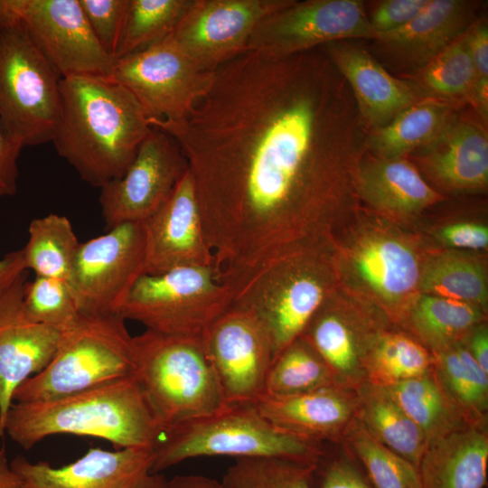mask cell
Instances as JSON below:
<instances>
[{"label":"cell","instance_id":"cell-14","mask_svg":"<svg viewBox=\"0 0 488 488\" xmlns=\"http://www.w3.org/2000/svg\"><path fill=\"white\" fill-rule=\"evenodd\" d=\"M201 339L226 405L255 403L265 394L275 354L267 331L251 312L230 305Z\"/></svg>","mask_w":488,"mask_h":488},{"label":"cell","instance_id":"cell-13","mask_svg":"<svg viewBox=\"0 0 488 488\" xmlns=\"http://www.w3.org/2000/svg\"><path fill=\"white\" fill-rule=\"evenodd\" d=\"M376 33L361 0H295L265 17L247 51L287 56L350 39L373 40Z\"/></svg>","mask_w":488,"mask_h":488},{"label":"cell","instance_id":"cell-17","mask_svg":"<svg viewBox=\"0 0 488 488\" xmlns=\"http://www.w3.org/2000/svg\"><path fill=\"white\" fill-rule=\"evenodd\" d=\"M154 448H89L61 467L16 455L10 466L23 488H161L165 477L152 474Z\"/></svg>","mask_w":488,"mask_h":488},{"label":"cell","instance_id":"cell-43","mask_svg":"<svg viewBox=\"0 0 488 488\" xmlns=\"http://www.w3.org/2000/svg\"><path fill=\"white\" fill-rule=\"evenodd\" d=\"M313 488H374L368 476L349 458L336 457L314 465Z\"/></svg>","mask_w":488,"mask_h":488},{"label":"cell","instance_id":"cell-29","mask_svg":"<svg viewBox=\"0 0 488 488\" xmlns=\"http://www.w3.org/2000/svg\"><path fill=\"white\" fill-rule=\"evenodd\" d=\"M300 337L321 356L338 384L356 389L367 381L366 353L354 330L341 314L324 311L321 306Z\"/></svg>","mask_w":488,"mask_h":488},{"label":"cell","instance_id":"cell-33","mask_svg":"<svg viewBox=\"0 0 488 488\" xmlns=\"http://www.w3.org/2000/svg\"><path fill=\"white\" fill-rule=\"evenodd\" d=\"M483 319L481 308L450 298L421 296L409 312V325L432 354L461 342Z\"/></svg>","mask_w":488,"mask_h":488},{"label":"cell","instance_id":"cell-37","mask_svg":"<svg viewBox=\"0 0 488 488\" xmlns=\"http://www.w3.org/2000/svg\"><path fill=\"white\" fill-rule=\"evenodd\" d=\"M425 295L473 304H487V283L483 267L474 260L455 254H441L429 259L419 276Z\"/></svg>","mask_w":488,"mask_h":488},{"label":"cell","instance_id":"cell-21","mask_svg":"<svg viewBox=\"0 0 488 488\" xmlns=\"http://www.w3.org/2000/svg\"><path fill=\"white\" fill-rule=\"evenodd\" d=\"M320 48L349 84L369 132L385 127L402 110L422 99L407 80L392 76L364 48L348 41Z\"/></svg>","mask_w":488,"mask_h":488},{"label":"cell","instance_id":"cell-22","mask_svg":"<svg viewBox=\"0 0 488 488\" xmlns=\"http://www.w3.org/2000/svg\"><path fill=\"white\" fill-rule=\"evenodd\" d=\"M254 405L272 424L321 443L340 440L356 417L355 389L332 384L290 396L264 394Z\"/></svg>","mask_w":488,"mask_h":488},{"label":"cell","instance_id":"cell-11","mask_svg":"<svg viewBox=\"0 0 488 488\" xmlns=\"http://www.w3.org/2000/svg\"><path fill=\"white\" fill-rule=\"evenodd\" d=\"M144 274L143 222H126L80 244L68 284L80 314H119Z\"/></svg>","mask_w":488,"mask_h":488},{"label":"cell","instance_id":"cell-4","mask_svg":"<svg viewBox=\"0 0 488 488\" xmlns=\"http://www.w3.org/2000/svg\"><path fill=\"white\" fill-rule=\"evenodd\" d=\"M134 350V376L162 434L227 406L201 335L145 330Z\"/></svg>","mask_w":488,"mask_h":488},{"label":"cell","instance_id":"cell-2","mask_svg":"<svg viewBox=\"0 0 488 488\" xmlns=\"http://www.w3.org/2000/svg\"><path fill=\"white\" fill-rule=\"evenodd\" d=\"M60 93L58 155L92 186L122 177L152 129L143 107L110 77L63 78Z\"/></svg>","mask_w":488,"mask_h":488},{"label":"cell","instance_id":"cell-32","mask_svg":"<svg viewBox=\"0 0 488 488\" xmlns=\"http://www.w3.org/2000/svg\"><path fill=\"white\" fill-rule=\"evenodd\" d=\"M422 99L461 108L469 103L477 76L465 33L421 69L405 75Z\"/></svg>","mask_w":488,"mask_h":488},{"label":"cell","instance_id":"cell-45","mask_svg":"<svg viewBox=\"0 0 488 488\" xmlns=\"http://www.w3.org/2000/svg\"><path fill=\"white\" fill-rule=\"evenodd\" d=\"M439 236L447 245L457 248L477 249L488 245V229L477 223L459 222L447 225L440 230Z\"/></svg>","mask_w":488,"mask_h":488},{"label":"cell","instance_id":"cell-24","mask_svg":"<svg viewBox=\"0 0 488 488\" xmlns=\"http://www.w3.org/2000/svg\"><path fill=\"white\" fill-rule=\"evenodd\" d=\"M418 467L421 488H483L487 425L470 426L431 443Z\"/></svg>","mask_w":488,"mask_h":488},{"label":"cell","instance_id":"cell-38","mask_svg":"<svg viewBox=\"0 0 488 488\" xmlns=\"http://www.w3.org/2000/svg\"><path fill=\"white\" fill-rule=\"evenodd\" d=\"M338 384L321 356L302 337L274 360L266 380L265 394L290 396Z\"/></svg>","mask_w":488,"mask_h":488},{"label":"cell","instance_id":"cell-34","mask_svg":"<svg viewBox=\"0 0 488 488\" xmlns=\"http://www.w3.org/2000/svg\"><path fill=\"white\" fill-rule=\"evenodd\" d=\"M23 249L25 266L36 277L68 282L80 247L70 220L56 213L33 219Z\"/></svg>","mask_w":488,"mask_h":488},{"label":"cell","instance_id":"cell-18","mask_svg":"<svg viewBox=\"0 0 488 488\" xmlns=\"http://www.w3.org/2000/svg\"><path fill=\"white\" fill-rule=\"evenodd\" d=\"M142 222L145 274L183 267L214 268L189 169L165 202Z\"/></svg>","mask_w":488,"mask_h":488},{"label":"cell","instance_id":"cell-51","mask_svg":"<svg viewBox=\"0 0 488 488\" xmlns=\"http://www.w3.org/2000/svg\"><path fill=\"white\" fill-rule=\"evenodd\" d=\"M0 488H23L20 478L10 466L5 447L0 449Z\"/></svg>","mask_w":488,"mask_h":488},{"label":"cell","instance_id":"cell-6","mask_svg":"<svg viewBox=\"0 0 488 488\" xmlns=\"http://www.w3.org/2000/svg\"><path fill=\"white\" fill-rule=\"evenodd\" d=\"M125 322L117 314H80L61 333L48 365L18 387L14 402L52 400L133 376L134 336Z\"/></svg>","mask_w":488,"mask_h":488},{"label":"cell","instance_id":"cell-36","mask_svg":"<svg viewBox=\"0 0 488 488\" xmlns=\"http://www.w3.org/2000/svg\"><path fill=\"white\" fill-rule=\"evenodd\" d=\"M192 0H128L115 60L167 38Z\"/></svg>","mask_w":488,"mask_h":488},{"label":"cell","instance_id":"cell-47","mask_svg":"<svg viewBox=\"0 0 488 488\" xmlns=\"http://www.w3.org/2000/svg\"><path fill=\"white\" fill-rule=\"evenodd\" d=\"M467 46L477 80H488V24L477 19L465 32Z\"/></svg>","mask_w":488,"mask_h":488},{"label":"cell","instance_id":"cell-8","mask_svg":"<svg viewBox=\"0 0 488 488\" xmlns=\"http://www.w3.org/2000/svg\"><path fill=\"white\" fill-rule=\"evenodd\" d=\"M307 258L293 250L284 252L230 285V305L251 312L262 323L275 359L302 335L326 300L324 277Z\"/></svg>","mask_w":488,"mask_h":488},{"label":"cell","instance_id":"cell-23","mask_svg":"<svg viewBox=\"0 0 488 488\" xmlns=\"http://www.w3.org/2000/svg\"><path fill=\"white\" fill-rule=\"evenodd\" d=\"M419 150L423 164L444 187L471 190L487 185L488 135L480 121L457 113L433 142Z\"/></svg>","mask_w":488,"mask_h":488},{"label":"cell","instance_id":"cell-49","mask_svg":"<svg viewBox=\"0 0 488 488\" xmlns=\"http://www.w3.org/2000/svg\"><path fill=\"white\" fill-rule=\"evenodd\" d=\"M480 367L488 373V331L483 324L473 328L461 341Z\"/></svg>","mask_w":488,"mask_h":488},{"label":"cell","instance_id":"cell-27","mask_svg":"<svg viewBox=\"0 0 488 488\" xmlns=\"http://www.w3.org/2000/svg\"><path fill=\"white\" fill-rule=\"evenodd\" d=\"M457 107L422 99L398 114L385 127L370 131L366 149L379 157H403L433 142L458 113Z\"/></svg>","mask_w":488,"mask_h":488},{"label":"cell","instance_id":"cell-35","mask_svg":"<svg viewBox=\"0 0 488 488\" xmlns=\"http://www.w3.org/2000/svg\"><path fill=\"white\" fill-rule=\"evenodd\" d=\"M433 367V355L403 333L380 335L364 361L367 381L384 387L428 374Z\"/></svg>","mask_w":488,"mask_h":488},{"label":"cell","instance_id":"cell-15","mask_svg":"<svg viewBox=\"0 0 488 488\" xmlns=\"http://www.w3.org/2000/svg\"><path fill=\"white\" fill-rule=\"evenodd\" d=\"M295 0H192L169 37L202 71L247 51L257 25Z\"/></svg>","mask_w":488,"mask_h":488},{"label":"cell","instance_id":"cell-7","mask_svg":"<svg viewBox=\"0 0 488 488\" xmlns=\"http://www.w3.org/2000/svg\"><path fill=\"white\" fill-rule=\"evenodd\" d=\"M61 80L18 21H0V124L22 149L52 142Z\"/></svg>","mask_w":488,"mask_h":488},{"label":"cell","instance_id":"cell-44","mask_svg":"<svg viewBox=\"0 0 488 488\" xmlns=\"http://www.w3.org/2000/svg\"><path fill=\"white\" fill-rule=\"evenodd\" d=\"M427 2L428 0L374 1L371 4L370 11L366 10V14L371 26L376 34H379L394 31L407 24Z\"/></svg>","mask_w":488,"mask_h":488},{"label":"cell","instance_id":"cell-30","mask_svg":"<svg viewBox=\"0 0 488 488\" xmlns=\"http://www.w3.org/2000/svg\"><path fill=\"white\" fill-rule=\"evenodd\" d=\"M386 389L420 428L428 445L473 426L446 395L433 371Z\"/></svg>","mask_w":488,"mask_h":488},{"label":"cell","instance_id":"cell-48","mask_svg":"<svg viewBox=\"0 0 488 488\" xmlns=\"http://www.w3.org/2000/svg\"><path fill=\"white\" fill-rule=\"evenodd\" d=\"M23 249L6 253L0 259V297L26 273Z\"/></svg>","mask_w":488,"mask_h":488},{"label":"cell","instance_id":"cell-46","mask_svg":"<svg viewBox=\"0 0 488 488\" xmlns=\"http://www.w3.org/2000/svg\"><path fill=\"white\" fill-rule=\"evenodd\" d=\"M21 150V147L8 138L0 124V197L16 192Z\"/></svg>","mask_w":488,"mask_h":488},{"label":"cell","instance_id":"cell-39","mask_svg":"<svg viewBox=\"0 0 488 488\" xmlns=\"http://www.w3.org/2000/svg\"><path fill=\"white\" fill-rule=\"evenodd\" d=\"M342 439L361 462L374 488H421L418 467L373 438L356 418Z\"/></svg>","mask_w":488,"mask_h":488},{"label":"cell","instance_id":"cell-3","mask_svg":"<svg viewBox=\"0 0 488 488\" xmlns=\"http://www.w3.org/2000/svg\"><path fill=\"white\" fill-rule=\"evenodd\" d=\"M5 434L26 450L55 435L97 437L122 449L155 448L162 431L133 375L52 400L14 402Z\"/></svg>","mask_w":488,"mask_h":488},{"label":"cell","instance_id":"cell-20","mask_svg":"<svg viewBox=\"0 0 488 488\" xmlns=\"http://www.w3.org/2000/svg\"><path fill=\"white\" fill-rule=\"evenodd\" d=\"M478 4L428 0L407 24L373 39L387 61L410 74L427 64L477 20Z\"/></svg>","mask_w":488,"mask_h":488},{"label":"cell","instance_id":"cell-1","mask_svg":"<svg viewBox=\"0 0 488 488\" xmlns=\"http://www.w3.org/2000/svg\"><path fill=\"white\" fill-rule=\"evenodd\" d=\"M149 124L187 161L214 271L226 283L291 250L300 221L327 203L369 134L321 48L245 52L212 71L185 117Z\"/></svg>","mask_w":488,"mask_h":488},{"label":"cell","instance_id":"cell-26","mask_svg":"<svg viewBox=\"0 0 488 488\" xmlns=\"http://www.w3.org/2000/svg\"><path fill=\"white\" fill-rule=\"evenodd\" d=\"M355 390L356 420L380 444L418 466L427 441L386 387L366 381Z\"/></svg>","mask_w":488,"mask_h":488},{"label":"cell","instance_id":"cell-5","mask_svg":"<svg viewBox=\"0 0 488 488\" xmlns=\"http://www.w3.org/2000/svg\"><path fill=\"white\" fill-rule=\"evenodd\" d=\"M322 455L320 443L277 427L254 403L235 404L164 431L154 448L152 474L202 456L281 458L316 464Z\"/></svg>","mask_w":488,"mask_h":488},{"label":"cell","instance_id":"cell-50","mask_svg":"<svg viewBox=\"0 0 488 488\" xmlns=\"http://www.w3.org/2000/svg\"><path fill=\"white\" fill-rule=\"evenodd\" d=\"M161 488H224L221 482L201 474L175 475L165 479Z\"/></svg>","mask_w":488,"mask_h":488},{"label":"cell","instance_id":"cell-25","mask_svg":"<svg viewBox=\"0 0 488 488\" xmlns=\"http://www.w3.org/2000/svg\"><path fill=\"white\" fill-rule=\"evenodd\" d=\"M356 185L371 204L399 214L418 212L439 199L404 157L371 156L361 161Z\"/></svg>","mask_w":488,"mask_h":488},{"label":"cell","instance_id":"cell-19","mask_svg":"<svg viewBox=\"0 0 488 488\" xmlns=\"http://www.w3.org/2000/svg\"><path fill=\"white\" fill-rule=\"evenodd\" d=\"M24 273L0 297V437L14 394L52 359L61 333L34 321L23 305Z\"/></svg>","mask_w":488,"mask_h":488},{"label":"cell","instance_id":"cell-31","mask_svg":"<svg viewBox=\"0 0 488 488\" xmlns=\"http://www.w3.org/2000/svg\"><path fill=\"white\" fill-rule=\"evenodd\" d=\"M432 355L434 375L446 395L471 425H487L488 373L462 342Z\"/></svg>","mask_w":488,"mask_h":488},{"label":"cell","instance_id":"cell-40","mask_svg":"<svg viewBox=\"0 0 488 488\" xmlns=\"http://www.w3.org/2000/svg\"><path fill=\"white\" fill-rule=\"evenodd\" d=\"M314 465L281 458H241L221 482L224 488H313Z\"/></svg>","mask_w":488,"mask_h":488},{"label":"cell","instance_id":"cell-42","mask_svg":"<svg viewBox=\"0 0 488 488\" xmlns=\"http://www.w3.org/2000/svg\"><path fill=\"white\" fill-rule=\"evenodd\" d=\"M87 21L105 52L115 59L128 0H79Z\"/></svg>","mask_w":488,"mask_h":488},{"label":"cell","instance_id":"cell-9","mask_svg":"<svg viewBox=\"0 0 488 488\" xmlns=\"http://www.w3.org/2000/svg\"><path fill=\"white\" fill-rule=\"evenodd\" d=\"M231 300V286L218 280L213 267H183L144 274L119 314L155 333L200 336Z\"/></svg>","mask_w":488,"mask_h":488},{"label":"cell","instance_id":"cell-10","mask_svg":"<svg viewBox=\"0 0 488 488\" xmlns=\"http://www.w3.org/2000/svg\"><path fill=\"white\" fill-rule=\"evenodd\" d=\"M18 21L61 79L110 77L115 59L95 37L79 0H0V21Z\"/></svg>","mask_w":488,"mask_h":488},{"label":"cell","instance_id":"cell-12","mask_svg":"<svg viewBox=\"0 0 488 488\" xmlns=\"http://www.w3.org/2000/svg\"><path fill=\"white\" fill-rule=\"evenodd\" d=\"M110 78L136 99L149 118L177 121L206 94L212 72L201 70L168 36L116 59Z\"/></svg>","mask_w":488,"mask_h":488},{"label":"cell","instance_id":"cell-28","mask_svg":"<svg viewBox=\"0 0 488 488\" xmlns=\"http://www.w3.org/2000/svg\"><path fill=\"white\" fill-rule=\"evenodd\" d=\"M355 267L363 280L390 303L404 298L419 281L415 253L391 238H375L364 243L356 253Z\"/></svg>","mask_w":488,"mask_h":488},{"label":"cell","instance_id":"cell-16","mask_svg":"<svg viewBox=\"0 0 488 488\" xmlns=\"http://www.w3.org/2000/svg\"><path fill=\"white\" fill-rule=\"evenodd\" d=\"M188 169L177 142L152 127L123 176L100 188L99 204L107 226L110 229L147 220L165 202Z\"/></svg>","mask_w":488,"mask_h":488},{"label":"cell","instance_id":"cell-41","mask_svg":"<svg viewBox=\"0 0 488 488\" xmlns=\"http://www.w3.org/2000/svg\"><path fill=\"white\" fill-rule=\"evenodd\" d=\"M23 305L31 318L60 333L70 328L80 316L68 282L57 278L36 277L26 281Z\"/></svg>","mask_w":488,"mask_h":488}]
</instances>
